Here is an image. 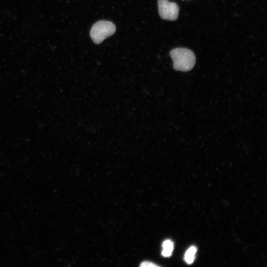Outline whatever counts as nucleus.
<instances>
[{"label": "nucleus", "mask_w": 267, "mask_h": 267, "mask_svg": "<svg viewBox=\"0 0 267 267\" xmlns=\"http://www.w3.org/2000/svg\"><path fill=\"white\" fill-rule=\"evenodd\" d=\"M170 55L173 60V67L178 71H188L195 63L193 52L185 48H177L172 50Z\"/></svg>", "instance_id": "nucleus-1"}, {"label": "nucleus", "mask_w": 267, "mask_h": 267, "mask_svg": "<svg viewBox=\"0 0 267 267\" xmlns=\"http://www.w3.org/2000/svg\"><path fill=\"white\" fill-rule=\"evenodd\" d=\"M115 31L116 26L112 22L101 20L92 26L90 31V36L95 44H99L107 37L113 35Z\"/></svg>", "instance_id": "nucleus-2"}, {"label": "nucleus", "mask_w": 267, "mask_h": 267, "mask_svg": "<svg viewBox=\"0 0 267 267\" xmlns=\"http://www.w3.org/2000/svg\"><path fill=\"white\" fill-rule=\"evenodd\" d=\"M158 11L160 17L168 20H176L178 15L179 8L177 4L168 0H158Z\"/></svg>", "instance_id": "nucleus-3"}, {"label": "nucleus", "mask_w": 267, "mask_h": 267, "mask_svg": "<svg viewBox=\"0 0 267 267\" xmlns=\"http://www.w3.org/2000/svg\"><path fill=\"white\" fill-rule=\"evenodd\" d=\"M162 255L165 257H170L174 249L173 242L169 239L165 240L162 244Z\"/></svg>", "instance_id": "nucleus-4"}, {"label": "nucleus", "mask_w": 267, "mask_h": 267, "mask_svg": "<svg viewBox=\"0 0 267 267\" xmlns=\"http://www.w3.org/2000/svg\"><path fill=\"white\" fill-rule=\"evenodd\" d=\"M196 251V248L194 246H191L186 251L184 255V260L187 264H190L193 262Z\"/></svg>", "instance_id": "nucleus-5"}, {"label": "nucleus", "mask_w": 267, "mask_h": 267, "mask_svg": "<svg viewBox=\"0 0 267 267\" xmlns=\"http://www.w3.org/2000/svg\"><path fill=\"white\" fill-rule=\"evenodd\" d=\"M140 266L141 267H158L157 265L150 262H143L140 264Z\"/></svg>", "instance_id": "nucleus-6"}]
</instances>
